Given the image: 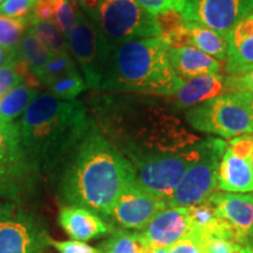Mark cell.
<instances>
[{
    "instance_id": "6da1fadb",
    "label": "cell",
    "mask_w": 253,
    "mask_h": 253,
    "mask_svg": "<svg viewBox=\"0 0 253 253\" xmlns=\"http://www.w3.org/2000/svg\"><path fill=\"white\" fill-rule=\"evenodd\" d=\"M93 121L132 164L194 148L202 138L153 96L108 93L91 101Z\"/></svg>"
},
{
    "instance_id": "7a4b0ae2",
    "label": "cell",
    "mask_w": 253,
    "mask_h": 253,
    "mask_svg": "<svg viewBox=\"0 0 253 253\" xmlns=\"http://www.w3.org/2000/svg\"><path fill=\"white\" fill-rule=\"evenodd\" d=\"M63 164L60 181L63 199L99 216L110 217L123 190L136 181L134 167L94 121Z\"/></svg>"
},
{
    "instance_id": "3957f363",
    "label": "cell",
    "mask_w": 253,
    "mask_h": 253,
    "mask_svg": "<svg viewBox=\"0 0 253 253\" xmlns=\"http://www.w3.org/2000/svg\"><path fill=\"white\" fill-rule=\"evenodd\" d=\"M93 119L79 100H61L40 93L17 122L21 142L38 170L65 163L82 140Z\"/></svg>"
},
{
    "instance_id": "277c9868",
    "label": "cell",
    "mask_w": 253,
    "mask_h": 253,
    "mask_svg": "<svg viewBox=\"0 0 253 253\" xmlns=\"http://www.w3.org/2000/svg\"><path fill=\"white\" fill-rule=\"evenodd\" d=\"M170 47L161 37L114 46L101 90L107 93L173 96L184 81L169 59Z\"/></svg>"
},
{
    "instance_id": "5b68a950",
    "label": "cell",
    "mask_w": 253,
    "mask_h": 253,
    "mask_svg": "<svg viewBox=\"0 0 253 253\" xmlns=\"http://www.w3.org/2000/svg\"><path fill=\"white\" fill-rule=\"evenodd\" d=\"M78 7L114 46L161 37L157 19L135 0H84Z\"/></svg>"
},
{
    "instance_id": "8992f818",
    "label": "cell",
    "mask_w": 253,
    "mask_h": 253,
    "mask_svg": "<svg viewBox=\"0 0 253 253\" xmlns=\"http://www.w3.org/2000/svg\"><path fill=\"white\" fill-rule=\"evenodd\" d=\"M185 120L192 129L224 138L253 134L245 93L213 97L188 109Z\"/></svg>"
},
{
    "instance_id": "52a82bcc",
    "label": "cell",
    "mask_w": 253,
    "mask_h": 253,
    "mask_svg": "<svg viewBox=\"0 0 253 253\" xmlns=\"http://www.w3.org/2000/svg\"><path fill=\"white\" fill-rule=\"evenodd\" d=\"M227 144L220 138L201 141L197 160L190 166L177 185L168 208H188L205 203L217 189L218 168Z\"/></svg>"
},
{
    "instance_id": "ba28073f",
    "label": "cell",
    "mask_w": 253,
    "mask_h": 253,
    "mask_svg": "<svg viewBox=\"0 0 253 253\" xmlns=\"http://www.w3.org/2000/svg\"><path fill=\"white\" fill-rule=\"evenodd\" d=\"M67 42L87 87L101 90L113 46L78 6L77 24L67 37Z\"/></svg>"
},
{
    "instance_id": "9c48e42d",
    "label": "cell",
    "mask_w": 253,
    "mask_h": 253,
    "mask_svg": "<svg viewBox=\"0 0 253 253\" xmlns=\"http://www.w3.org/2000/svg\"><path fill=\"white\" fill-rule=\"evenodd\" d=\"M201 141L190 149L148 158L132 164L137 182L151 194L163 199L168 205L186 170L197 160Z\"/></svg>"
},
{
    "instance_id": "30bf717a",
    "label": "cell",
    "mask_w": 253,
    "mask_h": 253,
    "mask_svg": "<svg viewBox=\"0 0 253 253\" xmlns=\"http://www.w3.org/2000/svg\"><path fill=\"white\" fill-rule=\"evenodd\" d=\"M50 238L36 217L13 203H0V253H46Z\"/></svg>"
},
{
    "instance_id": "8fae6325",
    "label": "cell",
    "mask_w": 253,
    "mask_h": 253,
    "mask_svg": "<svg viewBox=\"0 0 253 253\" xmlns=\"http://www.w3.org/2000/svg\"><path fill=\"white\" fill-rule=\"evenodd\" d=\"M253 12V0H185L182 18L226 37L235 25Z\"/></svg>"
},
{
    "instance_id": "7c38bea8",
    "label": "cell",
    "mask_w": 253,
    "mask_h": 253,
    "mask_svg": "<svg viewBox=\"0 0 253 253\" xmlns=\"http://www.w3.org/2000/svg\"><path fill=\"white\" fill-rule=\"evenodd\" d=\"M167 208L163 199L148 191L136 179L120 195L110 217L125 229L142 231L158 212Z\"/></svg>"
},
{
    "instance_id": "4fadbf2b",
    "label": "cell",
    "mask_w": 253,
    "mask_h": 253,
    "mask_svg": "<svg viewBox=\"0 0 253 253\" xmlns=\"http://www.w3.org/2000/svg\"><path fill=\"white\" fill-rule=\"evenodd\" d=\"M207 202L231 226L237 242L250 248L253 236V194L217 191Z\"/></svg>"
},
{
    "instance_id": "5bb4252c",
    "label": "cell",
    "mask_w": 253,
    "mask_h": 253,
    "mask_svg": "<svg viewBox=\"0 0 253 253\" xmlns=\"http://www.w3.org/2000/svg\"><path fill=\"white\" fill-rule=\"evenodd\" d=\"M191 232L186 208H167L141 231L140 235L149 249H170Z\"/></svg>"
},
{
    "instance_id": "9a60e30c",
    "label": "cell",
    "mask_w": 253,
    "mask_h": 253,
    "mask_svg": "<svg viewBox=\"0 0 253 253\" xmlns=\"http://www.w3.org/2000/svg\"><path fill=\"white\" fill-rule=\"evenodd\" d=\"M227 94H232L227 75L221 73L202 75L184 81L181 89L173 95L171 106L175 110L190 109L213 97Z\"/></svg>"
},
{
    "instance_id": "2e32d148",
    "label": "cell",
    "mask_w": 253,
    "mask_h": 253,
    "mask_svg": "<svg viewBox=\"0 0 253 253\" xmlns=\"http://www.w3.org/2000/svg\"><path fill=\"white\" fill-rule=\"evenodd\" d=\"M226 65L229 74L253 66V12L238 21L226 34Z\"/></svg>"
},
{
    "instance_id": "e0dca14e",
    "label": "cell",
    "mask_w": 253,
    "mask_h": 253,
    "mask_svg": "<svg viewBox=\"0 0 253 253\" xmlns=\"http://www.w3.org/2000/svg\"><path fill=\"white\" fill-rule=\"evenodd\" d=\"M59 223L73 240L79 242H88L110 232V226L99 214L73 205L61 209Z\"/></svg>"
},
{
    "instance_id": "ac0fdd59",
    "label": "cell",
    "mask_w": 253,
    "mask_h": 253,
    "mask_svg": "<svg viewBox=\"0 0 253 253\" xmlns=\"http://www.w3.org/2000/svg\"><path fill=\"white\" fill-rule=\"evenodd\" d=\"M169 59L173 71L183 81L202 75L217 74L223 69V63L205 54L195 47L183 46L169 49Z\"/></svg>"
},
{
    "instance_id": "d6986e66",
    "label": "cell",
    "mask_w": 253,
    "mask_h": 253,
    "mask_svg": "<svg viewBox=\"0 0 253 253\" xmlns=\"http://www.w3.org/2000/svg\"><path fill=\"white\" fill-rule=\"evenodd\" d=\"M217 189L233 194L253 192L251 161L236 156L226 147L218 168Z\"/></svg>"
},
{
    "instance_id": "ffe728a7",
    "label": "cell",
    "mask_w": 253,
    "mask_h": 253,
    "mask_svg": "<svg viewBox=\"0 0 253 253\" xmlns=\"http://www.w3.org/2000/svg\"><path fill=\"white\" fill-rule=\"evenodd\" d=\"M0 161L27 176L38 171L25 150L17 122L0 121Z\"/></svg>"
},
{
    "instance_id": "44dd1931",
    "label": "cell",
    "mask_w": 253,
    "mask_h": 253,
    "mask_svg": "<svg viewBox=\"0 0 253 253\" xmlns=\"http://www.w3.org/2000/svg\"><path fill=\"white\" fill-rule=\"evenodd\" d=\"M186 209L191 231L201 233L205 238H223L237 242L233 230L209 202Z\"/></svg>"
},
{
    "instance_id": "7402d4cb",
    "label": "cell",
    "mask_w": 253,
    "mask_h": 253,
    "mask_svg": "<svg viewBox=\"0 0 253 253\" xmlns=\"http://www.w3.org/2000/svg\"><path fill=\"white\" fill-rule=\"evenodd\" d=\"M39 94V90L26 84H20L9 90L0 97V121L13 123L15 120L21 118Z\"/></svg>"
},
{
    "instance_id": "603a6c76",
    "label": "cell",
    "mask_w": 253,
    "mask_h": 253,
    "mask_svg": "<svg viewBox=\"0 0 253 253\" xmlns=\"http://www.w3.org/2000/svg\"><path fill=\"white\" fill-rule=\"evenodd\" d=\"M17 50L18 55L27 63L31 71L38 78L40 77L43 67L52 56V54L40 42V40L38 39L32 27L28 28Z\"/></svg>"
},
{
    "instance_id": "cb8c5ba5",
    "label": "cell",
    "mask_w": 253,
    "mask_h": 253,
    "mask_svg": "<svg viewBox=\"0 0 253 253\" xmlns=\"http://www.w3.org/2000/svg\"><path fill=\"white\" fill-rule=\"evenodd\" d=\"M30 19L32 30L50 54H68L67 39L53 21L39 20L32 15H30Z\"/></svg>"
},
{
    "instance_id": "d4e9b609",
    "label": "cell",
    "mask_w": 253,
    "mask_h": 253,
    "mask_svg": "<svg viewBox=\"0 0 253 253\" xmlns=\"http://www.w3.org/2000/svg\"><path fill=\"white\" fill-rule=\"evenodd\" d=\"M31 19L0 15V46L7 50H17L28 28Z\"/></svg>"
},
{
    "instance_id": "484cf974",
    "label": "cell",
    "mask_w": 253,
    "mask_h": 253,
    "mask_svg": "<svg viewBox=\"0 0 253 253\" xmlns=\"http://www.w3.org/2000/svg\"><path fill=\"white\" fill-rule=\"evenodd\" d=\"M147 245L144 244L140 232H129L126 230L116 231L107 240L103 253H145Z\"/></svg>"
},
{
    "instance_id": "4316f807",
    "label": "cell",
    "mask_w": 253,
    "mask_h": 253,
    "mask_svg": "<svg viewBox=\"0 0 253 253\" xmlns=\"http://www.w3.org/2000/svg\"><path fill=\"white\" fill-rule=\"evenodd\" d=\"M78 72L79 67L77 62L72 59L69 53L68 54H54L50 56L48 62L46 63L39 79L41 84L49 86L52 82Z\"/></svg>"
},
{
    "instance_id": "83f0119b",
    "label": "cell",
    "mask_w": 253,
    "mask_h": 253,
    "mask_svg": "<svg viewBox=\"0 0 253 253\" xmlns=\"http://www.w3.org/2000/svg\"><path fill=\"white\" fill-rule=\"evenodd\" d=\"M47 87L53 96L67 101L77 100L79 95L88 88L81 72L66 75L59 80L52 82Z\"/></svg>"
},
{
    "instance_id": "f1b7e54d",
    "label": "cell",
    "mask_w": 253,
    "mask_h": 253,
    "mask_svg": "<svg viewBox=\"0 0 253 253\" xmlns=\"http://www.w3.org/2000/svg\"><path fill=\"white\" fill-rule=\"evenodd\" d=\"M54 23L66 39L77 24V6L69 0H53Z\"/></svg>"
},
{
    "instance_id": "f546056e",
    "label": "cell",
    "mask_w": 253,
    "mask_h": 253,
    "mask_svg": "<svg viewBox=\"0 0 253 253\" xmlns=\"http://www.w3.org/2000/svg\"><path fill=\"white\" fill-rule=\"evenodd\" d=\"M253 249L239 244L236 240L223 238H205L204 253H250Z\"/></svg>"
},
{
    "instance_id": "4dcf8cb0",
    "label": "cell",
    "mask_w": 253,
    "mask_h": 253,
    "mask_svg": "<svg viewBox=\"0 0 253 253\" xmlns=\"http://www.w3.org/2000/svg\"><path fill=\"white\" fill-rule=\"evenodd\" d=\"M135 1L154 17L171 11L182 13L185 5V0H135Z\"/></svg>"
},
{
    "instance_id": "1f68e13d",
    "label": "cell",
    "mask_w": 253,
    "mask_h": 253,
    "mask_svg": "<svg viewBox=\"0 0 253 253\" xmlns=\"http://www.w3.org/2000/svg\"><path fill=\"white\" fill-rule=\"evenodd\" d=\"M38 0H5L0 4V15L11 18H27L33 12Z\"/></svg>"
},
{
    "instance_id": "d6a6232c",
    "label": "cell",
    "mask_w": 253,
    "mask_h": 253,
    "mask_svg": "<svg viewBox=\"0 0 253 253\" xmlns=\"http://www.w3.org/2000/svg\"><path fill=\"white\" fill-rule=\"evenodd\" d=\"M204 240L201 233L191 231L188 236L169 249V253H204Z\"/></svg>"
},
{
    "instance_id": "836d02e7",
    "label": "cell",
    "mask_w": 253,
    "mask_h": 253,
    "mask_svg": "<svg viewBox=\"0 0 253 253\" xmlns=\"http://www.w3.org/2000/svg\"><path fill=\"white\" fill-rule=\"evenodd\" d=\"M227 80L232 94L237 93H251L253 94V66L237 73L229 74Z\"/></svg>"
},
{
    "instance_id": "e575fe53",
    "label": "cell",
    "mask_w": 253,
    "mask_h": 253,
    "mask_svg": "<svg viewBox=\"0 0 253 253\" xmlns=\"http://www.w3.org/2000/svg\"><path fill=\"white\" fill-rule=\"evenodd\" d=\"M226 144L227 149L236 156L251 161L253 155V135L244 134L236 136V137L231 138L229 143Z\"/></svg>"
},
{
    "instance_id": "d590c367",
    "label": "cell",
    "mask_w": 253,
    "mask_h": 253,
    "mask_svg": "<svg viewBox=\"0 0 253 253\" xmlns=\"http://www.w3.org/2000/svg\"><path fill=\"white\" fill-rule=\"evenodd\" d=\"M49 245H52L59 253H103L101 250L88 245L84 242L79 240H49Z\"/></svg>"
},
{
    "instance_id": "8d00e7d4",
    "label": "cell",
    "mask_w": 253,
    "mask_h": 253,
    "mask_svg": "<svg viewBox=\"0 0 253 253\" xmlns=\"http://www.w3.org/2000/svg\"><path fill=\"white\" fill-rule=\"evenodd\" d=\"M20 84H25L24 78L11 65L0 68V97Z\"/></svg>"
},
{
    "instance_id": "74e56055",
    "label": "cell",
    "mask_w": 253,
    "mask_h": 253,
    "mask_svg": "<svg viewBox=\"0 0 253 253\" xmlns=\"http://www.w3.org/2000/svg\"><path fill=\"white\" fill-rule=\"evenodd\" d=\"M15 53H17V50H7L0 46V68L9 65L12 60L14 59Z\"/></svg>"
},
{
    "instance_id": "f35d334b",
    "label": "cell",
    "mask_w": 253,
    "mask_h": 253,
    "mask_svg": "<svg viewBox=\"0 0 253 253\" xmlns=\"http://www.w3.org/2000/svg\"><path fill=\"white\" fill-rule=\"evenodd\" d=\"M245 97H246V102H248V106H249L250 115H251V120L253 123V94L245 93Z\"/></svg>"
},
{
    "instance_id": "ab89813d",
    "label": "cell",
    "mask_w": 253,
    "mask_h": 253,
    "mask_svg": "<svg viewBox=\"0 0 253 253\" xmlns=\"http://www.w3.org/2000/svg\"><path fill=\"white\" fill-rule=\"evenodd\" d=\"M145 253H169V249H149Z\"/></svg>"
},
{
    "instance_id": "60d3db41",
    "label": "cell",
    "mask_w": 253,
    "mask_h": 253,
    "mask_svg": "<svg viewBox=\"0 0 253 253\" xmlns=\"http://www.w3.org/2000/svg\"><path fill=\"white\" fill-rule=\"evenodd\" d=\"M69 1H71L72 4H74L75 6H78L79 4H80L81 1H84V0H69Z\"/></svg>"
},
{
    "instance_id": "b9f144b4",
    "label": "cell",
    "mask_w": 253,
    "mask_h": 253,
    "mask_svg": "<svg viewBox=\"0 0 253 253\" xmlns=\"http://www.w3.org/2000/svg\"><path fill=\"white\" fill-rule=\"evenodd\" d=\"M250 248L253 249V236H252V239H251V243H250Z\"/></svg>"
},
{
    "instance_id": "7bdbcfd3",
    "label": "cell",
    "mask_w": 253,
    "mask_h": 253,
    "mask_svg": "<svg viewBox=\"0 0 253 253\" xmlns=\"http://www.w3.org/2000/svg\"><path fill=\"white\" fill-rule=\"evenodd\" d=\"M251 167H252V171H253V155H252V157H251Z\"/></svg>"
},
{
    "instance_id": "ee69618b",
    "label": "cell",
    "mask_w": 253,
    "mask_h": 253,
    "mask_svg": "<svg viewBox=\"0 0 253 253\" xmlns=\"http://www.w3.org/2000/svg\"><path fill=\"white\" fill-rule=\"evenodd\" d=\"M4 1H5V0H0V4H2Z\"/></svg>"
},
{
    "instance_id": "f6af8a7d",
    "label": "cell",
    "mask_w": 253,
    "mask_h": 253,
    "mask_svg": "<svg viewBox=\"0 0 253 253\" xmlns=\"http://www.w3.org/2000/svg\"><path fill=\"white\" fill-rule=\"evenodd\" d=\"M250 253H253V251H252V252H250Z\"/></svg>"
}]
</instances>
